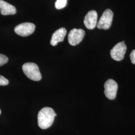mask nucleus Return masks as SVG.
<instances>
[{"label": "nucleus", "mask_w": 135, "mask_h": 135, "mask_svg": "<svg viewBox=\"0 0 135 135\" xmlns=\"http://www.w3.org/2000/svg\"><path fill=\"white\" fill-rule=\"evenodd\" d=\"M57 116L53 109L50 107H45L39 111L38 115V123L42 129H47L53 123L55 117Z\"/></svg>", "instance_id": "f257e3e1"}, {"label": "nucleus", "mask_w": 135, "mask_h": 135, "mask_svg": "<svg viewBox=\"0 0 135 135\" xmlns=\"http://www.w3.org/2000/svg\"><path fill=\"white\" fill-rule=\"evenodd\" d=\"M25 75L30 79L34 81H39L42 79V75L39 67L33 63H25L22 67Z\"/></svg>", "instance_id": "f03ea898"}, {"label": "nucleus", "mask_w": 135, "mask_h": 135, "mask_svg": "<svg viewBox=\"0 0 135 135\" xmlns=\"http://www.w3.org/2000/svg\"><path fill=\"white\" fill-rule=\"evenodd\" d=\"M113 16V13L111 10L107 9L105 10L97 23V26L98 28L103 30L109 29L112 25Z\"/></svg>", "instance_id": "7ed1b4c3"}, {"label": "nucleus", "mask_w": 135, "mask_h": 135, "mask_svg": "<svg viewBox=\"0 0 135 135\" xmlns=\"http://www.w3.org/2000/svg\"><path fill=\"white\" fill-rule=\"evenodd\" d=\"M127 46L124 41L118 43L111 50V57L117 61H122L124 58Z\"/></svg>", "instance_id": "20e7f679"}, {"label": "nucleus", "mask_w": 135, "mask_h": 135, "mask_svg": "<svg viewBox=\"0 0 135 135\" xmlns=\"http://www.w3.org/2000/svg\"><path fill=\"white\" fill-rule=\"evenodd\" d=\"M36 26L31 23H24L17 25L14 29L15 32L22 37H27L33 34Z\"/></svg>", "instance_id": "39448f33"}, {"label": "nucleus", "mask_w": 135, "mask_h": 135, "mask_svg": "<svg viewBox=\"0 0 135 135\" xmlns=\"http://www.w3.org/2000/svg\"><path fill=\"white\" fill-rule=\"evenodd\" d=\"M105 95L109 100H114L116 98L118 86L115 81L109 79L104 85Z\"/></svg>", "instance_id": "423d86ee"}, {"label": "nucleus", "mask_w": 135, "mask_h": 135, "mask_svg": "<svg viewBox=\"0 0 135 135\" xmlns=\"http://www.w3.org/2000/svg\"><path fill=\"white\" fill-rule=\"evenodd\" d=\"M85 32L82 29H73L68 35V41L72 46H76L80 43L84 38Z\"/></svg>", "instance_id": "0eeeda50"}, {"label": "nucleus", "mask_w": 135, "mask_h": 135, "mask_svg": "<svg viewBox=\"0 0 135 135\" xmlns=\"http://www.w3.org/2000/svg\"><path fill=\"white\" fill-rule=\"evenodd\" d=\"M98 14L96 11L92 10L89 11L86 15L84 20V25L88 29H94L97 25Z\"/></svg>", "instance_id": "6e6552de"}, {"label": "nucleus", "mask_w": 135, "mask_h": 135, "mask_svg": "<svg viewBox=\"0 0 135 135\" xmlns=\"http://www.w3.org/2000/svg\"><path fill=\"white\" fill-rule=\"evenodd\" d=\"M67 34V30L64 28H61L56 31L52 36L51 45L55 46L59 42H63Z\"/></svg>", "instance_id": "1a4fd4ad"}, {"label": "nucleus", "mask_w": 135, "mask_h": 135, "mask_svg": "<svg viewBox=\"0 0 135 135\" xmlns=\"http://www.w3.org/2000/svg\"><path fill=\"white\" fill-rule=\"evenodd\" d=\"M0 12L4 16L13 15L16 14L17 10L14 6L3 0H0Z\"/></svg>", "instance_id": "9d476101"}, {"label": "nucleus", "mask_w": 135, "mask_h": 135, "mask_svg": "<svg viewBox=\"0 0 135 135\" xmlns=\"http://www.w3.org/2000/svg\"><path fill=\"white\" fill-rule=\"evenodd\" d=\"M67 4V0H57L55 3V7L57 9L60 10L65 8Z\"/></svg>", "instance_id": "9b49d317"}, {"label": "nucleus", "mask_w": 135, "mask_h": 135, "mask_svg": "<svg viewBox=\"0 0 135 135\" xmlns=\"http://www.w3.org/2000/svg\"><path fill=\"white\" fill-rule=\"evenodd\" d=\"M8 58L6 56L0 54V66L5 65L8 62Z\"/></svg>", "instance_id": "f8f14e48"}, {"label": "nucleus", "mask_w": 135, "mask_h": 135, "mask_svg": "<svg viewBox=\"0 0 135 135\" xmlns=\"http://www.w3.org/2000/svg\"><path fill=\"white\" fill-rule=\"evenodd\" d=\"M9 84V81L6 78L0 75V86H6Z\"/></svg>", "instance_id": "ddd939ff"}, {"label": "nucleus", "mask_w": 135, "mask_h": 135, "mask_svg": "<svg viewBox=\"0 0 135 135\" xmlns=\"http://www.w3.org/2000/svg\"><path fill=\"white\" fill-rule=\"evenodd\" d=\"M130 57L132 63L135 65V50H134L132 51Z\"/></svg>", "instance_id": "4468645a"}, {"label": "nucleus", "mask_w": 135, "mask_h": 135, "mask_svg": "<svg viewBox=\"0 0 135 135\" xmlns=\"http://www.w3.org/2000/svg\"><path fill=\"white\" fill-rule=\"evenodd\" d=\"M0 114H1V110H0Z\"/></svg>", "instance_id": "2eb2a0df"}]
</instances>
